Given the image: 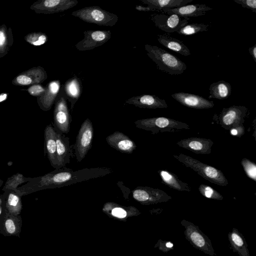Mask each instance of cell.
I'll use <instances>...</instances> for the list:
<instances>
[{"instance_id": "7bdbcfd3", "label": "cell", "mask_w": 256, "mask_h": 256, "mask_svg": "<svg viewBox=\"0 0 256 256\" xmlns=\"http://www.w3.org/2000/svg\"><path fill=\"white\" fill-rule=\"evenodd\" d=\"M7 97V94H2L0 95V102L4 100Z\"/></svg>"}, {"instance_id": "277c9868", "label": "cell", "mask_w": 256, "mask_h": 256, "mask_svg": "<svg viewBox=\"0 0 256 256\" xmlns=\"http://www.w3.org/2000/svg\"><path fill=\"white\" fill-rule=\"evenodd\" d=\"M136 127L154 134L159 132H174L190 130V126L185 122L166 117H154L138 120L134 122Z\"/></svg>"}, {"instance_id": "44dd1931", "label": "cell", "mask_w": 256, "mask_h": 256, "mask_svg": "<svg viewBox=\"0 0 256 256\" xmlns=\"http://www.w3.org/2000/svg\"><path fill=\"white\" fill-rule=\"evenodd\" d=\"M228 236L230 246L234 252L239 256H250L246 238L237 228H232Z\"/></svg>"}, {"instance_id": "b9f144b4", "label": "cell", "mask_w": 256, "mask_h": 256, "mask_svg": "<svg viewBox=\"0 0 256 256\" xmlns=\"http://www.w3.org/2000/svg\"><path fill=\"white\" fill-rule=\"evenodd\" d=\"M250 54L252 56L254 62H256V44L252 47L249 48L248 50Z\"/></svg>"}, {"instance_id": "7402d4cb", "label": "cell", "mask_w": 256, "mask_h": 256, "mask_svg": "<svg viewBox=\"0 0 256 256\" xmlns=\"http://www.w3.org/2000/svg\"><path fill=\"white\" fill-rule=\"evenodd\" d=\"M44 141L46 152L50 164L52 167L57 169L56 130L52 124L47 126L45 128Z\"/></svg>"}, {"instance_id": "4fadbf2b", "label": "cell", "mask_w": 256, "mask_h": 256, "mask_svg": "<svg viewBox=\"0 0 256 256\" xmlns=\"http://www.w3.org/2000/svg\"><path fill=\"white\" fill-rule=\"evenodd\" d=\"M78 4L77 0H41L34 3L30 8L37 13L50 14L64 12Z\"/></svg>"}, {"instance_id": "603a6c76", "label": "cell", "mask_w": 256, "mask_h": 256, "mask_svg": "<svg viewBox=\"0 0 256 256\" xmlns=\"http://www.w3.org/2000/svg\"><path fill=\"white\" fill-rule=\"evenodd\" d=\"M60 88V84L58 80L50 82L46 91L38 98V102L44 110H50L56 100Z\"/></svg>"}, {"instance_id": "1f68e13d", "label": "cell", "mask_w": 256, "mask_h": 256, "mask_svg": "<svg viewBox=\"0 0 256 256\" xmlns=\"http://www.w3.org/2000/svg\"><path fill=\"white\" fill-rule=\"evenodd\" d=\"M198 191L202 196L208 198L218 200H222L224 198L216 190L204 184H201L199 186Z\"/></svg>"}, {"instance_id": "8992f818", "label": "cell", "mask_w": 256, "mask_h": 256, "mask_svg": "<svg viewBox=\"0 0 256 256\" xmlns=\"http://www.w3.org/2000/svg\"><path fill=\"white\" fill-rule=\"evenodd\" d=\"M186 240L195 248L210 256H216L210 240L199 227L186 220L180 222Z\"/></svg>"}, {"instance_id": "ffe728a7", "label": "cell", "mask_w": 256, "mask_h": 256, "mask_svg": "<svg viewBox=\"0 0 256 256\" xmlns=\"http://www.w3.org/2000/svg\"><path fill=\"white\" fill-rule=\"evenodd\" d=\"M47 74L42 67L34 68L18 76L13 80L14 84L28 86L38 84L47 78Z\"/></svg>"}, {"instance_id": "5b68a950", "label": "cell", "mask_w": 256, "mask_h": 256, "mask_svg": "<svg viewBox=\"0 0 256 256\" xmlns=\"http://www.w3.org/2000/svg\"><path fill=\"white\" fill-rule=\"evenodd\" d=\"M72 15L84 22L101 26H112L118 20L116 14L98 6L84 7L72 12Z\"/></svg>"}, {"instance_id": "ac0fdd59", "label": "cell", "mask_w": 256, "mask_h": 256, "mask_svg": "<svg viewBox=\"0 0 256 256\" xmlns=\"http://www.w3.org/2000/svg\"><path fill=\"white\" fill-rule=\"evenodd\" d=\"M126 103L144 108H165L168 107L164 100L151 94L134 96L126 100Z\"/></svg>"}, {"instance_id": "cb8c5ba5", "label": "cell", "mask_w": 256, "mask_h": 256, "mask_svg": "<svg viewBox=\"0 0 256 256\" xmlns=\"http://www.w3.org/2000/svg\"><path fill=\"white\" fill-rule=\"evenodd\" d=\"M62 86L65 96L70 103V108L72 110L82 94V86L80 80L76 76H74L66 81Z\"/></svg>"}, {"instance_id": "3957f363", "label": "cell", "mask_w": 256, "mask_h": 256, "mask_svg": "<svg viewBox=\"0 0 256 256\" xmlns=\"http://www.w3.org/2000/svg\"><path fill=\"white\" fill-rule=\"evenodd\" d=\"M174 156L210 182L220 186H226L228 184V180L220 170L183 154L174 155Z\"/></svg>"}, {"instance_id": "74e56055", "label": "cell", "mask_w": 256, "mask_h": 256, "mask_svg": "<svg viewBox=\"0 0 256 256\" xmlns=\"http://www.w3.org/2000/svg\"><path fill=\"white\" fill-rule=\"evenodd\" d=\"M8 44V37L4 28H0V52H4Z\"/></svg>"}, {"instance_id": "9a60e30c", "label": "cell", "mask_w": 256, "mask_h": 256, "mask_svg": "<svg viewBox=\"0 0 256 256\" xmlns=\"http://www.w3.org/2000/svg\"><path fill=\"white\" fill-rule=\"evenodd\" d=\"M172 97L181 104L192 108L206 109L214 106V102L196 94L178 92L172 94Z\"/></svg>"}, {"instance_id": "8d00e7d4", "label": "cell", "mask_w": 256, "mask_h": 256, "mask_svg": "<svg viewBox=\"0 0 256 256\" xmlns=\"http://www.w3.org/2000/svg\"><path fill=\"white\" fill-rule=\"evenodd\" d=\"M46 88H44L40 84H34L30 87L28 91L32 96H40L44 93L46 91Z\"/></svg>"}, {"instance_id": "484cf974", "label": "cell", "mask_w": 256, "mask_h": 256, "mask_svg": "<svg viewBox=\"0 0 256 256\" xmlns=\"http://www.w3.org/2000/svg\"><path fill=\"white\" fill-rule=\"evenodd\" d=\"M158 173L162 180V182L168 186L178 191L190 192V186L188 184L180 180L174 173L166 170H159Z\"/></svg>"}, {"instance_id": "60d3db41", "label": "cell", "mask_w": 256, "mask_h": 256, "mask_svg": "<svg viewBox=\"0 0 256 256\" xmlns=\"http://www.w3.org/2000/svg\"><path fill=\"white\" fill-rule=\"evenodd\" d=\"M135 9L136 10L140 11V12H153V11H157L159 12L158 10L154 9L152 6H142L140 5H137L135 6Z\"/></svg>"}, {"instance_id": "f1b7e54d", "label": "cell", "mask_w": 256, "mask_h": 256, "mask_svg": "<svg viewBox=\"0 0 256 256\" xmlns=\"http://www.w3.org/2000/svg\"><path fill=\"white\" fill-rule=\"evenodd\" d=\"M10 214L4 218L2 222V227L4 232L8 235L18 236L20 232L21 222L16 218V216Z\"/></svg>"}, {"instance_id": "7a4b0ae2", "label": "cell", "mask_w": 256, "mask_h": 256, "mask_svg": "<svg viewBox=\"0 0 256 256\" xmlns=\"http://www.w3.org/2000/svg\"><path fill=\"white\" fill-rule=\"evenodd\" d=\"M147 56L154 62L158 68L172 75L182 74L186 68V64L176 56L156 46L144 45Z\"/></svg>"}, {"instance_id": "30bf717a", "label": "cell", "mask_w": 256, "mask_h": 256, "mask_svg": "<svg viewBox=\"0 0 256 256\" xmlns=\"http://www.w3.org/2000/svg\"><path fill=\"white\" fill-rule=\"evenodd\" d=\"M134 200L142 204L148 205L165 202L172 197L162 190L147 186H138L132 191Z\"/></svg>"}, {"instance_id": "ab89813d", "label": "cell", "mask_w": 256, "mask_h": 256, "mask_svg": "<svg viewBox=\"0 0 256 256\" xmlns=\"http://www.w3.org/2000/svg\"><path fill=\"white\" fill-rule=\"evenodd\" d=\"M232 135L240 138L244 134V127L243 126L232 128L230 130Z\"/></svg>"}, {"instance_id": "d590c367", "label": "cell", "mask_w": 256, "mask_h": 256, "mask_svg": "<svg viewBox=\"0 0 256 256\" xmlns=\"http://www.w3.org/2000/svg\"><path fill=\"white\" fill-rule=\"evenodd\" d=\"M234 1L238 4H240L242 7L249 8L253 12H256V0H234Z\"/></svg>"}, {"instance_id": "f35d334b", "label": "cell", "mask_w": 256, "mask_h": 256, "mask_svg": "<svg viewBox=\"0 0 256 256\" xmlns=\"http://www.w3.org/2000/svg\"><path fill=\"white\" fill-rule=\"evenodd\" d=\"M111 214L113 216L118 218H124L127 215L126 211L124 208L119 206L113 207Z\"/></svg>"}, {"instance_id": "9c48e42d", "label": "cell", "mask_w": 256, "mask_h": 256, "mask_svg": "<svg viewBox=\"0 0 256 256\" xmlns=\"http://www.w3.org/2000/svg\"><path fill=\"white\" fill-rule=\"evenodd\" d=\"M248 110L244 106H232L223 108L218 118L220 126L226 130L243 126Z\"/></svg>"}, {"instance_id": "ba28073f", "label": "cell", "mask_w": 256, "mask_h": 256, "mask_svg": "<svg viewBox=\"0 0 256 256\" xmlns=\"http://www.w3.org/2000/svg\"><path fill=\"white\" fill-rule=\"evenodd\" d=\"M94 136L92 124L88 118L81 124L74 144V154L78 162H80L91 148Z\"/></svg>"}, {"instance_id": "6da1fadb", "label": "cell", "mask_w": 256, "mask_h": 256, "mask_svg": "<svg viewBox=\"0 0 256 256\" xmlns=\"http://www.w3.org/2000/svg\"><path fill=\"white\" fill-rule=\"evenodd\" d=\"M112 172L111 168L98 167L74 170L64 167L56 169L41 178L42 186L55 188L68 186L72 184L98 178Z\"/></svg>"}, {"instance_id": "7c38bea8", "label": "cell", "mask_w": 256, "mask_h": 256, "mask_svg": "<svg viewBox=\"0 0 256 256\" xmlns=\"http://www.w3.org/2000/svg\"><path fill=\"white\" fill-rule=\"evenodd\" d=\"M84 38L74 47L79 51L91 50L101 46L111 38V32L105 30H88L84 32Z\"/></svg>"}, {"instance_id": "ee69618b", "label": "cell", "mask_w": 256, "mask_h": 256, "mask_svg": "<svg viewBox=\"0 0 256 256\" xmlns=\"http://www.w3.org/2000/svg\"><path fill=\"white\" fill-rule=\"evenodd\" d=\"M1 212H2V210H1V208L0 207V214H1Z\"/></svg>"}, {"instance_id": "f546056e", "label": "cell", "mask_w": 256, "mask_h": 256, "mask_svg": "<svg viewBox=\"0 0 256 256\" xmlns=\"http://www.w3.org/2000/svg\"><path fill=\"white\" fill-rule=\"evenodd\" d=\"M208 25L200 23L187 24L180 28L176 32L180 35L190 36L208 30Z\"/></svg>"}, {"instance_id": "d4e9b609", "label": "cell", "mask_w": 256, "mask_h": 256, "mask_svg": "<svg viewBox=\"0 0 256 256\" xmlns=\"http://www.w3.org/2000/svg\"><path fill=\"white\" fill-rule=\"evenodd\" d=\"M157 40L164 47L182 56H188L190 54L189 48L182 41L172 38L168 34H158Z\"/></svg>"}, {"instance_id": "8fae6325", "label": "cell", "mask_w": 256, "mask_h": 256, "mask_svg": "<svg viewBox=\"0 0 256 256\" xmlns=\"http://www.w3.org/2000/svg\"><path fill=\"white\" fill-rule=\"evenodd\" d=\"M150 20L160 30L167 33L176 32L187 24L190 18H183L177 14L155 13L150 15Z\"/></svg>"}, {"instance_id": "4316f807", "label": "cell", "mask_w": 256, "mask_h": 256, "mask_svg": "<svg viewBox=\"0 0 256 256\" xmlns=\"http://www.w3.org/2000/svg\"><path fill=\"white\" fill-rule=\"evenodd\" d=\"M208 98L223 100L228 98L232 92V86L230 83L221 80L212 83L209 88Z\"/></svg>"}, {"instance_id": "d6986e66", "label": "cell", "mask_w": 256, "mask_h": 256, "mask_svg": "<svg viewBox=\"0 0 256 256\" xmlns=\"http://www.w3.org/2000/svg\"><path fill=\"white\" fill-rule=\"evenodd\" d=\"M212 8L206 6L205 4H192L185 5L170 9H164L161 12L168 14H175L183 18H190L202 16Z\"/></svg>"}, {"instance_id": "d6a6232c", "label": "cell", "mask_w": 256, "mask_h": 256, "mask_svg": "<svg viewBox=\"0 0 256 256\" xmlns=\"http://www.w3.org/2000/svg\"><path fill=\"white\" fill-rule=\"evenodd\" d=\"M240 163L246 176L251 180L256 182V164L246 158H243Z\"/></svg>"}, {"instance_id": "52a82bcc", "label": "cell", "mask_w": 256, "mask_h": 256, "mask_svg": "<svg viewBox=\"0 0 256 256\" xmlns=\"http://www.w3.org/2000/svg\"><path fill=\"white\" fill-rule=\"evenodd\" d=\"M54 119L56 130L62 134L69 132L72 117L64 92L63 86L60 88L55 100Z\"/></svg>"}, {"instance_id": "2e32d148", "label": "cell", "mask_w": 256, "mask_h": 256, "mask_svg": "<svg viewBox=\"0 0 256 256\" xmlns=\"http://www.w3.org/2000/svg\"><path fill=\"white\" fill-rule=\"evenodd\" d=\"M214 142L209 138H189L181 140L176 144L196 154H208L211 153Z\"/></svg>"}, {"instance_id": "83f0119b", "label": "cell", "mask_w": 256, "mask_h": 256, "mask_svg": "<svg viewBox=\"0 0 256 256\" xmlns=\"http://www.w3.org/2000/svg\"><path fill=\"white\" fill-rule=\"evenodd\" d=\"M194 0H140V1L158 10L170 9L186 5Z\"/></svg>"}, {"instance_id": "4dcf8cb0", "label": "cell", "mask_w": 256, "mask_h": 256, "mask_svg": "<svg viewBox=\"0 0 256 256\" xmlns=\"http://www.w3.org/2000/svg\"><path fill=\"white\" fill-rule=\"evenodd\" d=\"M6 206L10 214L16 216L20 214L21 209V202L19 197L12 193L9 194Z\"/></svg>"}, {"instance_id": "5bb4252c", "label": "cell", "mask_w": 256, "mask_h": 256, "mask_svg": "<svg viewBox=\"0 0 256 256\" xmlns=\"http://www.w3.org/2000/svg\"><path fill=\"white\" fill-rule=\"evenodd\" d=\"M56 160L58 168L66 167L70 159L75 157L74 144H70V138L56 130Z\"/></svg>"}, {"instance_id": "e575fe53", "label": "cell", "mask_w": 256, "mask_h": 256, "mask_svg": "<svg viewBox=\"0 0 256 256\" xmlns=\"http://www.w3.org/2000/svg\"><path fill=\"white\" fill-rule=\"evenodd\" d=\"M156 247L163 252H168L174 249V244L170 241L160 240L156 245Z\"/></svg>"}, {"instance_id": "836d02e7", "label": "cell", "mask_w": 256, "mask_h": 256, "mask_svg": "<svg viewBox=\"0 0 256 256\" xmlns=\"http://www.w3.org/2000/svg\"><path fill=\"white\" fill-rule=\"evenodd\" d=\"M26 40L34 46H40L44 44L48 40L46 36L42 32H34L28 34Z\"/></svg>"}, {"instance_id": "e0dca14e", "label": "cell", "mask_w": 256, "mask_h": 256, "mask_svg": "<svg viewBox=\"0 0 256 256\" xmlns=\"http://www.w3.org/2000/svg\"><path fill=\"white\" fill-rule=\"evenodd\" d=\"M106 139L110 147L122 153L130 154L136 148L134 141L120 132H114L107 136Z\"/></svg>"}]
</instances>
